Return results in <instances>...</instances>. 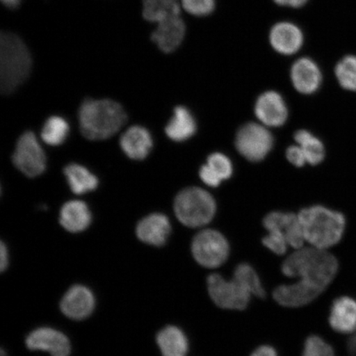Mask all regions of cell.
<instances>
[{"instance_id": "6da1fadb", "label": "cell", "mask_w": 356, "mask_h": 356, "mask_svg": "<svg viewBox=\"0 0 356 356\" xmlns=\"http://www.w3.org/2000/svg\"><path fill=\"white\" fill-rule=\"evenodd\" d=\"M338 261L325 249L314 247L297 249L282 264V273L299 282L275 289L274 299L280 305L298 308L310 304L335 278Z\"/></svg>"}, {"instance_id": "7a4b0ae2", "label": "cell", "mask_w": 356, "mask_h": 356, "mask_svg": "<svg viewBox=\"0 0 356 356\" xmlns=\"http://www.w3.org/2000/svg\"><path fill=\"white\" fill-rule=\"evenodd\" d=\"M80 131L91 140H108L127 121L126 111L118 102L109 99H87L79 111Z\"/></svg>"}, {"instance_id": "3957f363", "label": "cell", "mask_w": 356, "mask_h": 356, "mask_svg": "<svg viewBox=\"0 0 356 356\" xmlns=\"http://www.w3.org/2000/svg\"><path fill=\"white\" fill-rule=\"evenodd\" d=\"M305 241L312 247L327 250L339 243L346 231L343 213L323 206L302 209L298 213Z\"/></svg>"}, {"instance_id": "277c9868", "label": "cell", "mask_w": 356, "mask_h": 356, "mask_svg": "<svg viewBox=\"0 0 356 356\" xmlns=\"http://www.w3.org/2000/svg\"><path fill=\"white\" fill-rule=\"evenodd\" d=\"M32 57L25 43L13 33H2L0 38V88L4 95L16 90L28 79Z\"/></svg>"}, {"instance_id": "5b68a950", "label": "cell", "mask_w": 356, "mask_h": 356, "mask_svg": "<svg viewBox=\"0 0 356 356\" xmlns=\"http://www.w3.org/2000/svg\"><path fill=\"white\" fill-rule=\"evenodd\" d=\"M175 212L182 225L189 228H200L213 220L216 212V202L208 191L193 186L177 194Z\"/></svg>"}, {"instance_id": "8992f818", "label": "cell", "mask_w": 356, "mask_h": 356, "mask_svg": "<svg viewBox=\"0 0 356 356\" xmlns=\"http://www.w3.org/2000/svg\"><path fill=\"white\" fill-rule=\"evenodd\" d=\"M191 252L200 266L217 268L224 264L229 255V245L219 231L204 229L195 236Z\"/></svg>"}, {"instance_id": "52a82bcc", "label": "cell", "mask_w": 356, "mask_h": 356, "mask_svg": "<svg viewBox=\"0 0 356 356\" xmlns=\"http://www.w3.org/2000/svg\"><path fill=\"white\" fill-rule=\"evenodd\" d=\"M274 144L273 135L262 124L250 122L239 129L235 145L240 154L251 162L264 160Z\"/></svg>"}, {"instance_id": "ba28073f", "label": "cell", "mask_w": 356, "mask_h": 356, "mask_svg": "<svg viewBox=\"0 0 356 356\" xmlns=\"http://www.w3.org/2000/svg\"><path fill=\"white\" fill-rule=\"evenodd\" d=\"M12 160L13 165L29 177H38L46 170L47 156L32 131H26L19 137Z\"/></svg>"}, {"instance_id": "9c48e42d", "label": "cell", "mask_w": 356, "mask_h": 356, "mask_svg": "<svg viewBox=\"0 0 356 356\" xmlns=\"http://www.w3.org/2000/svg\"><path fill=\"white\" fill-rule=\"evenodd\" d=\"M207 286L212 300L222 309L244 310L250 302L252 293L234 278L227 280L219 274H212L207 279Z\"/></svg>"}, {"instance_id": "30bf717a", "label": "cell", "mask_w": 356, "mask_h": 356, "mask_svg": "<svg viewBox=\"0 0 356 356\" xmlns=\"http://www.w3.org/2000/svg\"><path fill=\"white\" fill-rule=\"evenodd\" d=\"M97 300L90 288L83 284L71 286L62 296L60 310L71 321L81 322L95 313Z\"/></svg>"}, {"instance_id": "8fae6325", "label": "cell", "mask_w": 356, "mask_h": 356, "mask_svg": "<svg viewBox=\"0 0 356 356\" xmlns=\"http://www.w3.org/2000/svg\"><path fill=\"white\" fill-rule=\"evenodd\" d=\"M25 346L31 351H41L51 356H71L73 350L65 332L48 326L31 331L25 338Z\"/></svg>"}, {"instance_id": "7c38bea8", "label": "cell", "mask_w": 356, "mask_h": 356, "mask_svg": "<svg viewBox=\"0 0 356 356\" xmlns=\"http://www.w3.org/2000/svg\"><path fill=\"white\" fill-rule=\"evenodd\" d=\"M268 42L278 55L289 57L299 54L305 43V35L300 25L289 20L275 22L270 29Z\"/></svg>"}, {"instance_id": "4fadbf2b", "label": "cell", "mask_w": 356, "mask_h": 356, "mask_svg": "<svg viewBox=\"0 0 356 356\" xmlns=\"http://www.w3.org/2000/svg\"><path fill=\"white\" fill-rule=\"evenodd\" d=\"M289 79L298 92L302 95H312L321 88L323 72L313 58L301 56L293 62L289 69Z\"/></svg>"}, {"instance_id": "5bb4252c", "label": "cell", "mask_w": 356, "mask_h": 356, "mask_svg": "<svg viewBox=\"0 0 356 356\" xmlns=\"http://www.w3.org/2000/svg\"><path fill=\"white\" fill-rule=\"evenodd\" d=\"M254 113L264 126L279 127L286 122L289 110L286 100L280 92L268 90L258 96Z\"/></svg>"}, {"instance_id": "9a60e30c", "label": "cell", "mask_w": 356, "mask_h": 356, "mask_svg": "<svg viewBox=\"0 0 356 356\" xmlns=\"http://www.w3.org/2000/svg\"><path fill=\"white\" fill-rule=\"evenodd\" d=\"M266 229H277L282 231L289 246L300 249L306 242L299 216L293 213L270 212L264 218Z\"/></svg>"}, {"instance_id": "2e32d148", "label": "cell", "mask_w": 356, "mask_h": 356, "mask_svg": "<svg viewBox=\"0 0 356 356\" xmlns=\"http://www.w3.org/2000/svg\"><path fill=\"white\" fill-rule=\"evenodd\" d=\"M136 232L141 242L150 246L162 247L170 236L171 222L163 213H151L138 222Z\"/></svg>"}, {"instance_id": "e0dca14e", "label": "cell", "mask_w": 356, "mask_h": 356, "mask_svg": "<svg viewBox=\"0 0 356 356\" xmlns=\"http://www.w3.org/2000/svg\"><path fill=\"white\" fill-rule=\"evenodd\" d=\"M186 33V26L181 15L172 17L157 24L152 41L163 52L172 53L184 42Z\"/></svg>"}, {"instance_id": "ac0fdd59", "label": "cell", "mask_w": 356, "mask_h": 356, "mask_svg": "<svg viewBox=\"0 0 356 356\" xmlns=\"http://www.w3.org/2000/svg\"><path fill=\"white\" fill-rule=\"evenodd\" d=\"M120 145L127 157L134 160H143L153 148V138L145 127L134 126L123 134Z\"/></svg>"}, {"instance_id": "d6986e66", "label": "cell", "mask_w": 356, "mask_h": 356, "mask_svg": "<svg viewBox=\"0 0 356 356\" xmlns=\"http://www.w3.org/2000/svg\"><path fill=\"white\" fill-rule=\"evenodd\" d=\"M330 326L337 332L348 334L356 330V300L353 298H338L331 307Z\"/></svg>"}, {"instance_id": "ffe728a7", "label": "cell", "mask_w": 356, "mask_h": 356, "mask_svg": "<svg viewBox=\"0 0 356 356\" xmlns=\"http://www.w3.org/2000/svg\"><path fill=\"white\" fill-rule=\"evenodd\" d=\"M155 342L162 356H186L188 353V337L175 325L160 329L156 334Z\"/></svg>"}, {"instance_id": "44dd1931", "label": "cell", "mask_w": 356, "mask_h": 356, "mask_svg": "<svg viewBox=\"0 0 356 356\" xmlns=\"http://www.w3.org/2000/svg\"><path fill=\"white\" fill-rule=\"evenodd\" d=\"M92 213L86 202L70 200L64 204L60 212L62 227L70 233H80L91 225Z\"/></svg>"}, {"instance_id": "7402d4cb", "label": "cell", "mask_w": 356, "mask_h": 356, "mask_svg": "<svg viewBox=\"0 0 356 356\" xmlns=\"http://www.w3.org/2000/svg\"><path fill=\"white\" fill-rule=\"evenodd\" d=\"M197 131V122L193 113L184 106H178L173 111V115L165 128L169 139L182 142L190 139Z\"/></svg>"}, {"instance_id": "603a6c76", "label": "cell", "mask_w": 356, "mask_h": 356, "mask_svg": "<svg viewBox=\"0 0 356 356\" xmlns=\"http://www.w3.org/2000/svg\"><path fill=\"white\" fill-rule=\"evenodd\" d=\"M67 182L72 193L83 195L95 191L99 186L97 177L86 167L77 163H70L64 169Z\"/></svg>"}, {"instance_id": "cb8c5ba5", "label": "cell", "mask_w": 356, "mask_h": 356, "mask_svg": "<svg viewBox=\"0 0 356 356\" xmlns=\"http://www.w3.org/2000/svg\"><path fill=\"white\" fill-rule=\"evenodd\" d=\"M181 12L180 0H143V16L155 24L180 16Z\"/></svg>"}, {"instance_id": "d4e9b609", "label": "cell", "mask_w": 356, "mask_h": 356, "mask_svg": "<svg viewBox=\"0 0 356 356\" xmlns=\"http://www.w3.org/2000/svg\"><path fill=\"white\" fill-rule=\"evenodd\" d=\"M333 74L340 88L356 93V53H347L338 59L334 65Z\"/></svg>"}, {"instance_id": "484cf974", "label": "cell", "mask_w": 356, "mask_h": 356, "mask_svg": "<svg viewBox=\"0 0 356 356\" xmlns=\"http://www.w3.org/2000/svg\"><path fill=\"white\" fill-rule=\"evenodd\" d=\"M295 140L304 152L307 163L311 165H318L323 161L326 151L323 142L318 137L308 131L301 130L296 133Z\"/></svg>"}, {"instance_id": "4316f807", "label": "cell", "mask_w": 356, "mask_h": 356, "mask_svg": "<svg viewBox=\"0 0 356 356\" xmlns=\"http://www.w3.org/2000/svg\"><path fill=\"white\" fill-rule=\"evenodd\" d=\"M70 133V126L64 118L51 117L44 122L42 130V138L44 143L58 146L64 143Z\"/></svg>"}, {"instance_id": "83f0119b", "label": "cell", "mask_w": 356, "mask_h": 356, "mask_svg": "<svg viewBox=\"0 0 356 356\" xmlns=\"http://www.w3.org/2000/svg\"><path fill=\"white\" fill-rule=\"evenodd\" d=\"M234 279L243 284L252 296L264 298L265 289L261 286L259 277L250 265L242 264L236 267Z\"/></svg>"}, {"instance_id": "f1b7e54d", "label": "cell", "mask_w": 356, "mask_h": 356, "mask_svg": "<svg viewBox=\"0 0 356 356\" xmlns=\"http://www.w3.org/2000/svg\"><path fill=\"white\" fill-rule=\"evenodd\" d=\"M181 10L195 17H207L216 8V0H180Z\"/></svg>"}, {"instance_id": "f546056e", "label": "cell", "mask_w": 356, "mask_h": 356, "mask_svg": "<svg viewBox=\"0 0 356 356\" xmlns=\"http://www.w3.org/2000/svg\"><path fill=\"white\" fill-rule=\"evenodd\" d=\"M222 180L229 179L233 175V164L226 155L213 153L209 156L207 163Z\"/></svg>"}, {"instance_id": "4dcf8cb0", "label": "cell", "mask_w": 356, "mask_h": 356, "mask_svg": "<svg viewBox=\"0 0 356 356\" xmlns=\"http://www.w3.org/2000/svg\"><path fill=\"white\" fill-rule=\"evenodd\" d=\"M302 356H335L332 347L318 336L307 339Z\"/></svg>"}, {"instance_id": "1f68e13d", "label": "cell", "mask_w": 356, "mask_h": 356, "mask_svg": "<svg viewBox=\"0 0 356 356\" xmlns=\"http://www.w3.org/2000/svg\"><path fill=\"white\" fill-rule=\"evenodd\" d=\"M267 231H268V234L262 239L264 246L275 254H284L287 251L289 244L282 231L277 229H270Z\"/></svg>"}, {"instance_id": "d6a6232c", "label": "cell", "mask_w": 356, "mask_h": 356, "mask_svg": "<svg viewBox=\"0 0 356 356\" xmlns=\"http://www.w3.org/2000/svg\"><path fill=\"white\" fill-rule=\"evenodd\" d=\"M199 175L200 179H202L204 184L211 186V188H217L222 181L208 164H204V165L200 168Z\"/></svg>"}, {"instance_id": "836d02e7", "label": "cell", "mask_w": 356, "mask_h": 356, "mask_svg": "<svg viewBox=\"0 0 356 356\" xmlns=\"http://www.w3.org/2000/svg\"><path fill=\"white\" fill-rule=\"evenodd\" d=\"M286 158L289 162L296 167H304L307 163L305 155L300 145L289 146L286 150Z\"/></svg>"}, {"instance_id": "e575fe53", "label": "cell", "mask_w": 356, "mask_h": 356, "mask_svg": "<svg viewBox=\"0 0 356 356\" xmlns=\"http://www.w3.org/2000/svg\"><path fill=\"white\" fill-rule=\"evenodd\" d=\"M273 1L279 7L300 10L304 8L309 0H273Z\"/></svg>"}, {"instance_id": "d590c367", "label": "cell", "mask_w": 356, "mask_h": 356, "mask_svg": "<svg viewBox=\"0 0 356 356\" xmlns=\"http://www.w3.org/2000/svg\"><path fill=\"white\" fill-rule=\"evenodd\" d=\"M10 266V252L7 245L3 242L0 243V270L4 273Z\"/></svg>"}, {"instance_id": "8d00e7d4", "label": "cell", "mask_w": 356, "mask_h": 356, "mask_svg": "<svg viewBox=\"0 0 356 356\" xmlns=\"http://www.w3.org/2000/svg\"><path fill=\"white\" fill-rule=\"evenodd\" d=\"M251 356H278V355L273 347L262 346L257 348Z\"/></svg>"}, {"instance_id": "74e56055", "label": "cell", "mask_w": 356, "mask_h": 356, "mask_svg": "<svg viewBox=\"0 0 356 356\" xmlns=\"http://www.w3.org/2000/svg\"><path fill=\"white\" fill-rule=\"evenodd\" d=\"M1 1L6 7L15 8L19 6L22 0H1Z\"/></svg>"}, {"instance_id": "f35d334b", "label": "cell", "mask_w": 356, "mask_h": 356, "mask_svg": "<svg viewBox=\"0 0 356 356\" xmlns=\"http://www.w3.org/2000/svg\"><path fill=\"white\" fill-rule=\"evenodd\" d=\"M349 350L351 354L356 355V333L349 341Z\"/></svg>"}, {"instance_id": "ab89813d", "label": "cell", "mask_w": 356, "mask_h": 356, "mask_svg": "<svg viewBox=\"0 0 356 356\" xmlns=\"http://www.w3.org/2000/svg\"><path fill=\"white\" fill-rule=\"evenodd\" d=\"M0 356H8L7 351L3 348L0 350Z\"/></svg>"}]
</instances>
